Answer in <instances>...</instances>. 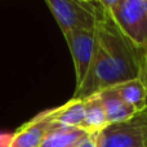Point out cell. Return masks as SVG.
Wrapping results in <instances>:
<instances>
[{
	"instance_id": "obj_1",
	"label": "cell",
	"mask_w": 147,
	"mask_h": 147,
	"mask_svg": "<svg viewBox=\"0 0 147 147\" xmlns=\"http://www.w3.org/2000/svg\"><path fill=\"white\" fill-rule=\"evenodd\" d=\"M145 51L137 49L117 28L107 10L101 13L94 27V49L90 67L72 98L84 99L128 80L140 78Z\"/></svg>"
},
{
	"instance_id": "obj_2",
	"label": "cell",
	"mask_w": 147,
	"mask_h": 147,
	"mask_svg": "<svg viewBox=\"0 0 147 147\" xmlns=\"http://www.w3.org/2000/svg\"><path fill=\"white\" fill-rule=\"evenodd\" d=\"M123 35L140 51H147V0H120L109 12Z\"/></svg>"
},
{
	"instance_id": "obj_3",
	"label": "cell",
	"mask_w": 147,
	"mask_h": 147,
	"mask_svg": "<svg viewBox=\"0 0 147 147\" xmlns=\"http://www.w3.org/2000/svg\"><path fill=\"white\" fill-rule=\"evenodd\" d=\"M62 34L75 30H94L101 8L80 0H45Z\"/></svg>"
},
{
	"instance_id": "obj_4",
	"label": "cell",
	"mask_w": 147,
	"mask_h": 147,
	"mask_svg": "<svg viewBox=\"0 0 147 147\" xmlns=\"http://www.w3.org/2000/svg\"><path fill=\"white\" fill-rule=\"evenodd\" d=\"M63 36L70 48L75 67V78L78 88L85 79L90 67L94 49V30H75L63 32Z\"/></svg>"
},
{
	"instance_id": "obj_5",
	"label": "cell",
	"mask_w": 147,
	"mask_h": 147,
	"mask_svg": "<svg viewBox=\"0 0 147 147\" xmlns=\"http://www.w3.org/2000/svg\"><path fill=\"white\" fill-rule=\"evenodd\" d=\"M98 147H146L142 130L134 121L109 124L93 134Z\"/></svg>"
},
{
	"instance_id": "obj_6",
	"label": "cell",
	"mask_w": 147,
	"mask_h": 147,
	"mask_svg": "<svg viewBox=\"0 0 147 147\" xmlns=\"http://www.w3.org/2000/svg\"><path fill=\"white\" fill-rule=\"evenodd\" d=\"M54 125L57 124L52 120L51 111L45 110L12 133L9 147H40L47 133Z\"/></svg>"
},
{
	"instance_id": "obj_7",
	"label": "cell",
	"mask_w": 147,
	"mask_h": 147,
	"mask_svg": "<svg viewBox=\"0 0 147 147\" xmlns=\"http://www.w3.org/2000/svg\"><path fill=\"white\" fill-rule=\"evenodd\" d=\"M97 96L102 102V106L106 112V117L109 124H116V123H125L132 120L138 114L134 109L128 106L117 94L114 88L102 90Z\"/></svg>"
},
{
	"instance_id": "obj_8",
	"label": "cell",
	"mask_w": 147,
	"mask_h": 147,
	"mask_svg": "<svg viewBox=\"0 0 147 147\" xmlns=\"http://www.w3.org/2000/svg\"><path fill=\"white\" fill-rule=\"evenodd\" d=\"M89 136L81 128L54 125L44 137L40 147H78Z\"/></svg>"
},
{
	"instance_id": "obj_9",
	"label": "cell",
	"mask_w": 147,
	"mask_h": 147,
	"mask_svg": "<svg viewBox=\"0 0 147 147\" xmlns=\"http://www.w3.org/2000/svg\"><path fill=\"white\" fill-rule=\"evenodd\" d=\"M49 111L54 124L80 128L85 114V105H84V99L71 98L62 106L49 109Z\"/></svg>"
},
{
	"instance_id": "obj_10",
	"label": "cell",
	"mask_w": 147,
	"mask_h": 147,
	"mask_svg": "<svg viewBox=\"0 0 147 147\" xmlns=\"http://www.w3.org/2000/svg\"><path fill=\"white\" fill-rule=\"evenodd\" d=\"M120 98L137 112H141L147 106V90L143 80L140 78L128 80L123 84L114 86Z\"/></svg>"
},
{
	"instance_id": "obj_11",
	"label": "cell",
	"mask_w": 147,
	"mask_h": 147,
	"mask_svg": "<svg viewBox=\"0 0 147 147\" xmlns=\"http://www.w3.org/2000/svg\"><path fill=\"white\" fill-rule=\"evenodd\" d=\"M84 105H85V114H84L83 124L80 127L81 129H84L89 134H96L105 129L109 125V121L99 97L96 94L84 98Z\"/></svg>"
},
{
	"instance_id": "obj_12",
	"label": "cell",
	"mask_w": 147,
	"mask_h": 147,
	"mask_svg": "<svg viewBox=\"0 0 147 147\" xmlns=\"http://www.w3.org/2000/svg\"><path fill=\"white\" fill-rule=\"evenodd\" d=\"M133 121L141 128L142 130L143 138H145V143L147 147V107L145 110H142L141 112H138L134 117H133Z\"/></svg>"
},
{
	"instance_id": "obj_13",
	"label": "cell",
	"mask_w": 147,
	"mask_h": 147,
	"mask_svg": "<svg viewBox=\"0 0 147 147\" xmlns=\"http://www.w3.org/2000/svg\"><path fill=\"white\" fill-rule=\"evenodd\" d=\"M99 5L107 12H111L112 9L116 8V5L120 3V0H98Z\"/></svg>"
},
{
	"instance_id": "obj_14",
	"label": "cell",
	"mask_w": 147,
	"mask_h": 147,
	"mask_svg": "<svg viewBox=\"0 0 147 147\" xmlns=\"http://www.w3.org/2000/svg\"><path fill=\"white\" fill-rule=\"evenodd\" d=\"M78 147H98V146H97V142H96L94 136L93 134H89L88 137H86Z\"/></svg>"
},
{
	"instance_id": "obj_15",
	"label": "cell",
	"mask_w": 147,
	"mask_h": 147,
	"mask_svg": "<svg viewBox=\"0 0 147 147\" xmlns=\"http://www.w3.org/2000/svg\"><path fill=\"white\" fill-rule=\"evenodd\" d=\"M141 79H142L143 83H145L146 90H147V58H146V54L143 56V63H142V71H141Z\"/></svg>"
},
{
	"instance_id": "obj_16",
	"label": "cell",
	"mask_w": 147,
	"mask_h": 147,
	"mask_svg": "<svg viewBox=\"0 0 147 147\" xmlns=\"http://www.w3.org/2000/svg\"><path fill=\"white\" fill-rule=\"evenodd\" d=\"M10 133H0V147H9Z\"/></svg>"
},
{
	"instance_id": "obj_17",
	"label": "cell",
	"mask_w": 147,
	"mask_h": 147,
	"mask_svg": "<svg viewBox=\"0 0 147 147\" xmlns=\"http://www.w3.org/2000/svg\"><path fill=\"white\" fill-rule=\"evenodd\" d=\"M83 3H86V4H94V3H98V0H80ZM99 4V3H98Z\"/></svg>"
},
{
	"instance_id": "obj_18",
	"label": "cell",
	"mask_w": 147,
	"mask_h": 147,
	"mask_svg": "<svg viewBox=\"0 0 147 147\" xmlns=\"http://www.w3.org/2000/svg\"><path fill=\"white\" fill-rule=\"evenodd\" d=\"M145 54H146V58H147V51H146V52H145Z\"/></svg>"
}]
</instances>
